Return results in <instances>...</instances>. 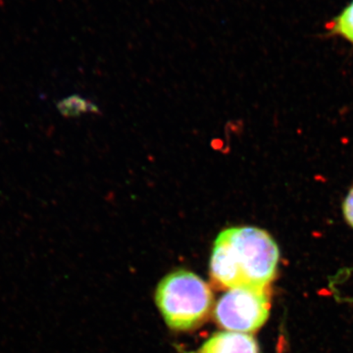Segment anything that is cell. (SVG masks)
I'll list each match as a JSON object with an SVG mask.
<instances>
[{
  "instance_id": "1",
  "label": "cell",
  "mask_w": 353,
  "mask_h": 353,
  "mask_svg": "<svg viewBox=\"0 0 353 353\" xmlns=\"http://www.w3.org/2000/svg\"><path fill=\"white\" fill-rule=\"evenodd\" d=\"M279 248L270 234L255 227L223 230L213 246L210 275L220 289H267L277 272Z\"/></svg>"
},
{
  "instance_id": "2",
  "label": "cell",
  "mask_w": 353,
  "mask_h": 353,
  "mask_svg": "<svg viewBox=\"0 0 353 353\" xmlns=\"http://www.w3.org/2000/svg\"><path fill=\"white\" fill-rule=\"evenodd\" d=\"M155 301L166 324L176 331L199 328L208 319L214 305L210 287L187 270L166 276L158 285Z\"/></svg>"
},
{
  "instance_id": "3",
  "label": "cell",
  "mask_w": 353,
  "mask_h": 353,
  "mask_svg": "<svg viewBox=\"0 0 353 353\" xmlns=\"http://www.w3.org/2000/svg\"><path fill=\"white\" fill-rule=\"evenodd\" d=\"M268 288L229 290L215 305L214 318L221 328L236 333H252L261 328L270 313Z\"/></svg>"
},
{
  "instance_id": "4",
  "label": "cell",
  "mask_w": 353,
  "mask_h": 353,
  "mask_svg": "<svg viewBox=\"0 0 353 353\" xmlns=\"http://www.w3.org/2000/svg\"><path fill=\"white\" fill-rule=\"evenodd\" d=\"M199 353H259V348L250 334L220 332L203 343Z\"/></svg>"
},
{
  "instance_id": "5",
  "label": "cell",
  "mask_w": 353,
  "mask_h": 353,
  "mask_svg": "<svg viewBox=\"0 0 353 353\" xmlns=\"http://www.w3.org/2000/svg\"><path fill=\"white\" fill-rule=\"evenodd\" d=\"M330 34L341 37L353 44V0L336 17L327 23Z\"/></svg>"
},
{
  "instance_id": "6",
  "label": "cell",
  "mask_w": 353,
  "mask_h": 353,
  "mask_svg": "<svg viewBox=\"0 0 353 353\" xmlns=\"http://www.w3.org/2000/svg\"><path fill=\"white\" fill-rule=\"evenodd\" d=\"M85 104V101L79 97H70L68 99H64L58 103V110L64 116H76L83 110L82 106Z\"/></svg>"
},
{
  "instance_id": "7",
  "label": "cell",
  "mask_w": 353,
  "mask_h": 353,
  "mask_svg": "<svg viewBox=\"0 0 353 353\" xmlns=\"http://www.w3.org/2000/svg\"><path fill=\"white\" fill-rule=\"evenodd\" d=\"M343 214L348 224L353 228V188L348 192L345 203H343Z\"/></svg>"
}]
</instances>
